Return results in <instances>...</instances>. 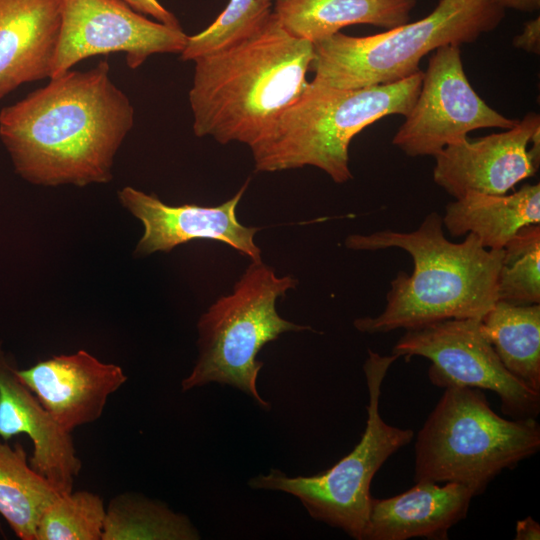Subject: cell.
Wrapping results in <instances>:
<instances>
[{"instance_id":"obj_24","label":"cell","mask_w":540,"mask_h":540,"mask_svg":"<svg viewBox=\"0 0 540 540\" xmlns=\"http://www.w3.org/2000/svg\"><path fill=\"white\" fill-rule=\"evenodd\" d=\"M106 508L90 491L60 495L43 513L36 540H101Z\"/></svg>"},{"instance_id":"obj_20","label":"cell","mask_w":540,"mask_h":540,"mask_svg":"<svg viewBox=\"0 0 540 540\" xmlns=\"http://www.w3.org/2000/svg\"><path fill=\"white\" fill-rule=\"evenodd\" d=\"M62 495L33 469L20 442L0 440V514L22 540H36L44 511Z\"/></svg>"},{"instance_id":"obj_4","label":"cell","mask_w":540,"mask_h":540,"mask_svg":"<svg viewBox=\"0 0 540 540\" xmlns=\"http://www.w3.org/2000/svg\"><path fill=\"white\" fill-rule=\"evenodd\" d=\"M419 71L403 80L339 89L316 79L252 146L256 171L313 166L336 183L352 179L348 149L353 137L389 115L406 116L422 84Z\"/></svg>"},{"instance_id":"obj_25","label":"cell","mask_w":540,"mask_h":540,"mask_svg":"<svg viewBox=\"0 0 540 540\" xmlns=\"http://www.w3.org/2000/svg\"><path fill=\"white\" fill-rule=\"evenodd\" d=\"M272 0H229L225 9L202 32L188 36L180 53L183 61L224 50L259 29L272 14Z\"/></svg>"},{"instance_id":"obj_13","label":"cell","mask_w":540,"mask_h":540,"mask_svg":"<svg viewBox=\"0 0 540 540\" xmlns=\"http://www.w3.org/2000/svg\"><path fill=\"white\" fill-rule=\"evenodd\" d=\"M538 129L540 117L530 112L505 132L448 145L435 156L433 179L455 199L467 192L505 195L536 173L529 144Z\"/></svg>"},{"instance_id":"obj_1","label":"cell","mask_w":540,"mask_h":540,"mask_svg":"<svg viewBox=\"0 0 540 540\" xmlns=\"http://www.w3.org/2000/svg\"><path fill=\"white\" fill-rule=\"evenodd\" d=\"M134 119L129 98L101 61L50 78L1 109L0 139L27 182L83 187L112 179L114 158Z\"/></svg>"},{"instance_id":"obj_11","label":"cell","mask_w":540,"mask_h":540,"mask_svg":"<svg viewBox=\"0 0 540 540\" xmlns=\"http://www.w3.org/2000/svg\"><path fill=\"white\" fill-rule=\"evenodd\" d=\"M61 28L51 77L81 60L124 52L136 69L154 54L181 53L187 43L181 27L147 19L123 0H60Z\"/></svg>"},{"instance_id":"obj_3","label":"cell","mask_w":540,"mask_h":540,"mask_svg":"<svg viewBox=\"0 0 540 540\" xmlns=\"http://www.w3.org/2000/svg\"><path fill=\"white\" fill-rule=\"evenodd\" d=\"M345 246L376 251L399 248L413 260V271L391 281L383 311L354 320L367 334L413 329L447 319H481L497 301L503 249L489 250L473 233L462 242L448 240L442 216L430 212L410 232L390 229L351 234Z\"/></svg>"},{"instance_id":"obj_10","label":"cell","mask_w":540,"mask_h":540,"mask_svg":"<svg viewBox=\"0 0 540 540\" xmlns=\"http://www.w3.org/2000/svg\"><path fill=\"white\" fill-rule=\"evenodd\" d=\"M405 118L392 143L410 157H435L446 146L466 139L472 130H506L518 122L498 113L477 95L464 72L460 48L455 45L435 50Z\"/></svg>"},{"instance_id":"obj_8","label":"cell","mask_w":540,"mask_h":540,"mask_svg":"<svg viewBox=\"0 0 540 540\" xmlns=\"http://www.w3.org/2000/svg\"><path fill=\"white\" fill-rule=\"evenodd\" d=\"M399 357L371 349L363 370L369 392L367 421L360 442L326 471L311 476H286L272 469L249 480L253 489L276 490L297 497L317 521L364 540L371 504L370 485L387 459L414 437L411 429L386 423L379 412L381 386L389 367Z\"/></svg>"},{"instance_id":"obj_6","label":"cell","mask_w":540,"mask_h":540,"mask_svg":"<svg viewBox=\"0 0 540 540\" xmlns=\"http://www.w3.org/2000/svg\"><path fill=\"white\" fill-rule=\"evenodd\" d=\"M504 17L496 0H439L428 16L383 33L355 37L337 32L314 43V79L339 89L394 83L419 72L428 53L473 43Z\"/></svg>"},{"instance_id":"obj_12","label":"cell","mask_w":540,"mask_h":540,"mask_svg":"<svg viewBox=\"0 0 540 540\" xmlns=\"http://www.w3.org/2000/svg\"><path fill=\"white\" fill-rule=\"evenodd\" d=\"M248 182L232 198L217 206H172L154 195L124 187L118 192L119 201L144 227L135 254L169 252L180 244L204 239L223 242L251 261H261V250L254 241L259 228L241 224L236 214Z\"/></svg>"},{"instance_id":"obj_16","label":"cell","mask_w":540,"mask_h":540,"mask_svg":"<svg viewBox=\"0 0 540 540\" xmlns=\"http://www.w3.org/2000/svg\"><path fill=\"white\" fill-rule=\"evenodd\" d=\"M60 28V0H0V101L51 77Z\"/></svg>"},{"instance_id":"obj_9","label":"cell","mask_w":540,"mask_h":540,"mask_svg":"<svg viewBox=\"0 0 540 540\" xmlns=\"http://www.w3.org/2000/svg\"><path fill=\"white\" fill-rule=\"evenodd\" d=\"M392 354L407 361L414 356L430 360L428 377L435 386H465L496 393L501 411L512 419L536 418L540 412V392L505 368L481 319H447L405 330Z\"/></svg>"},{"instance_id":"obj_18","label":"cell","mask_w":540,"mask_h":540,"mask_svg":"<svg viewBox=\"0 0 540 540\" xmlns=\"http://www.w3.org/2000/svg\"><path fill=\"white\" fill-rule=\"evenodd\" d=\"M443 226L452 237L473 233L489 250H502L524 226L540 224V184L510 195L467 192L445 206Z\"/></svg>"},{"instance_id":"obj_17","label":"cell","mask_w":540,"mask_h":540,"mask_svg":"<svg viewBox=\"0 0 540 540\" xmlns=\"http://www.w3.org/2000/svg\"><path fill=\"white\" fill-rule=\"evenodd\" d=\"M473 497L474 491L463 484L416 482L399 495L372 498L364 540H446L466 517Z\"/></svg>"},{"instance_id":"obj_30","label":"cell","mask_w":540,"mask_h":540,"mask_svg":"<svg viewBox=\"0 0 540 540\" xmlns=\"http://www.w3.org/2000/svg\"><path fill=\"white\" fill-rule=\"evenodd\" d=\"M273 2H278V1H281V0H272Z\"/></svg>"},{"instance_id":"obj_23","label":"cell","mask_w":540,"mask_h":540,"mask_svg":"<svg viewBox=\"0 0 540 540\" xmlns=\"http://www.w3.org/2000/svg\"><path fill=\"white\" fill-rule=\"evenodd\" d=\"M497 300L515 305L540 304V226L522 227L504 246Z\"/></svg>"},{"instance_id":"obj_29","label":"cell","mask_w":540,"mask_h":540,"mask_svg":"<svg viewBox=\"0 0 540 540\" xmlns=\"http://www.w3.org/2000/svg\"><path fill=\"white\" fill-rule=\"evenodd\" d=\"M504 9L532 13L540 8V0H496Z\"/></svg>"},{"instance_id":"obj_14","label":"cell","mask_w":540,"mask_h":540,"mask_svg":"<svg viewBox=\"0 0 540 540\" xmlns=\"http://www.w3.org/2000/svg\"><path fill=\"white\" fill-rule=\"evenodd\" d=\"M52 418L67 432L99 419L110 395L127 381L123 369L85 350L53 356L17 370Z\"/></svg>"},{"instance_id":"obj_28","label":"cell","mask_w":540,"mask_h":540,"mask_svg":"<svg viewBox=\"0 0 540 540\" xmlns=\"http://www.w3.org/2000/svg\"><path fill=\"white\" fill-rule=\"evenodd\" d=\"M515 540H539L540 525L531 516L516 523Z\"/></svg>"},{"instance_id":"obj_26","label":"cell","mask_w":540,"mask_h":540,"mask_svg":"<svg viewBox=\"0 0 540 540\" xmlns=\"http://www.w3.org/2000/svg\"><path fill=\"white\" fill-rule=\"evenodd\" d=\"M123 1L135 11L144 15H149L158 22H161L163 24L173 26V27H180V24L177 18L167 9H165L158 2V0H123Z\"/></svg>"},{"instance_id":"obj_27","label":"cell","mask_w":540,"mask_h":540,"mask_svg":"<svg viewBox=\"0 0 540 540\" xmlns=\"http://www.w3.org/2000/svg\"><path fill=\"white\" fill-rule=\"evenodd\" d=\"M513 45L527 52L539 54L540 51V18L525 23L522 33L513 40Z\"/></svg>"},{"instance_id":"obj_15","label":"cell","mask_w":540,"mask_h":540,"mask_svg":"<svg viewBox=\"0 0 540 540\" xmlns=\"http://www.w3.org/2000/svg\"><path fill=\"white\" fill-rule=\"evenodd\" d=\"M15 361L0 342V438L25 434L33 444L29 463L61 493L73 490L82 463L65 431L20 379Z\"/></svg>"},{"instance_id":"obj_7","label":"cell","mask_w":540,"mask_h":540,"mask_svg":"<svg viewBox=\"0 0 540 540\" xmlns=\"http://www.w3.org/2000/svg\"><path fill=\"white\" fill-rule=\"evenodd\" d=\"M296 284L291 276H277L262 260L251 261L233 292L216 300L199 318V354L181 382L182 391L215 382L233 386L269 409L256 386L263 367L257 354L284 332L311 330L283 319L276 310L277 299Z\"/></svg>"},{"instance_id":"obj_5","label":"cell","mask_w":540,"mask_h":540,"mask_svg":"<svg viewBox=\"0 0 540 540\" xmlns=\"http://www.w3.org/2000/svg\"><path fill=\"white\" fill-rule=\"evenodd\" d=\"M539 448L536 418H503L481 389L447 386L417 433L414 480L455 482L478 496L503 470Z\"/></svg>"},{"instance_id":"obj_22","label":"cell","mask_w":540,"mask_h":540,"mask_svg":"<svg viewBox=\"0 0 540 540\" xmlns=\"http://www.w3.org/2000/svg\"><path fill=\"white\" fill-rule=\"evenodd\" d=\"M190 520L134 493L115 496L106 509L101 540H195Z\"/></svg>"},{"instance_id":"obj_2","label":"cell","mask_w":540,"mask_h":540,"mask_svg":"<svg viewBox=\"0 0 540 540\" xmlns=\"http://www.w3.org/2000/svg\"><path fill=\"white\" fill-rule=\"evenodd\" d=\"M314 44L290 35L274 11L254 33L193 60V131L252 146L305 91Z\"/></svg>"},{"instance_id":"obj_19","label":"cell","mask_w":540,"mask_h":540,"mask_svg":"<svg viewBox=\"0 0 540 540\" xmlns=\"http://www.w3.org/2000/svg\"><path fill=\"white\" fill-rule=\"evenodd\" d=\"M417 0H281L274 13L293 37L313 44L346 26L370 24L387 30L408 23Z\"/></svg>"},{"instance_id":"obj_21","label":"cell","mask_w":540,"mask_h":540,"mask_svg":"<svg viewBox=\"0 0 540 540\" xmlns=\"http://www.w3.org/2000/svg\"><path fill=\"white\" fill-rule=\"evenodd\" d=\"M481 323L505 368L540 392V304L497 300Z\"/></svg>"}]
</instances>
